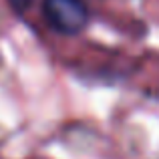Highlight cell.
Segmentation results:
<instances>
[{
	"mask_svg": "<svg viewBox=\"0 0 159 159\" xmlns=\"http://www.w3.org/2000/svg\"><path fill=\"white\" fill-rule=\"evenodd\" d=\"M43 16L52 30L61 34H77L89 24V8L83 0H44Z\"/></svg>",
	"mask_w": 159,
	"mask_h": 159,
	"instance_id": "1",
	"label": "cell"
},
{
	"mask_svg": "<svg viewBox=\"0 0 159 159\" xmlns=\"http://www.w3.org/2000/svg\"><path fill=\"white\" fill-rule=\"evenodd\" d=\"M8 4L12 6V10H14L16 14H24L26 8L32 4V0H8Z\"/></svg>",
	"mask_w": 159,
	"mask_h": 159,
	"instance_id": "2",
	"label": "cell"
}]
</instances>
